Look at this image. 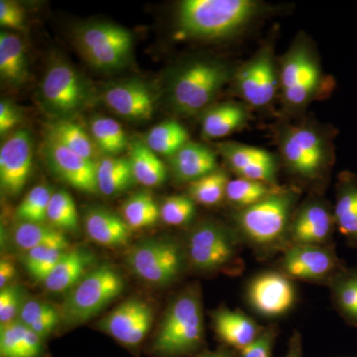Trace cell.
I'll return each instance as SVG.
<instances>
[{
  "instance_id": "1",
  "label": "cell",
  "mask_w": 357,
  "mask_h": 357,
  "mask_svg": "<svg viewBox=\"0 0 357 357\" xmlns=\"http://www.w3.org/2000/svg\"><path fill=\"white\" fill-rule=\"evenodd\" d=\"M261 13L253 0H185L178 6V31L187 38H227L248 27Z\"/></svg>"
},
{
  "instance_id": "2",
  "label": "cell",
  "mask_w": 357,
  "mask_h": 357,
  "mask_svg": "<svg viewBox=\"0 0 357 357\" xmlns=\"http://www.w3.org/2000/svg\"><path fill=\"white\" fill-rule=\"evenodd\" d=\"M229 65L213 59H192L176 68L169 76L166 93L176 114L192 116L211 107L231 77Z\"/></svg>"
},
{
  "instance_id": "3",
  "label": "cell",
  "mask_w": 357,
  "mask_h": 357,
  "mask_svg": "<svg viewBox=\"0 0 357 357\" xmlns=\"http://www.w3.org/2000/svg\"><path fill=\"white\" fill-rule=\"evenodd\" d=\"M277 142L284 165L301 180H323L333 165L332 138L317 124H286L279 129Z\"/></svg>"
},
{
  "instance_id": "4",
  "label": "cell",
  "mask_w": 357,
  "mask_h": 357,
  "mask_svg": "<svg viewBox=\"0 0 357 357\" xmlns=\"http://www.w3.org/2000/svg\"><path fill=\"white\" fill-rule=\"evenodd\" d=\"M298 194L291 189L237 211L234 220L241 236L259 250H271L289 238Z\"/></svg>"
},
{
  "instance_id": "5",
  "label": "cell",
  "mask_w": 357,
  "mask_h": 357,
  "mask_svg": "<svg viewBox=\"0 0 357 357\" xmlns=\"http://www.w3.org/2000/svg\"><path fill=\"white\" fill-rule=\"evenodd\" d=\"M280 93L286 109H306L323 91L324 74L314 49L305 38H298L279 61Z\"/></svg>"
},
{
  "instance_id": "6",
  "label": "cell",
  "mask_w": 357,
  "mask_h": 357,
  "mask_svg": "<svg viewBox=\"0 0 357 357\" xmlns=\"http://www.w3.org/2000/svg\"><path fill=\"white\" fill-rule=\"evenodd\" d=\"M204 316L201 298L188 290L173 301L167 310L153 349L163 356H178L196 351L204 340Z\"/></svg>"
},
{
  "instance_id": "7",
  "label": "cell",
  "mask_w": 357,
  "mask_h": 357,
  "mask_svg": "<svg viewBox=\"0 0 357 357\" xmlns=\"http://www.w3.org/2000/svg\"><path fill=\"white\" fill-rule=\"evenodd\" d=\"M75 39L86 62L100 72H116L130 61L133 36L122 26L109 22L84 23L75 30Z\"/></svg>"
},
{
  "instance_id": "8",
  "label": "cell",
  "mask_w": 357,
  "mask_h": 357,
  "mask_svg": "<svg viewBox=\"0 0 357 357\" xmlns=\"http://www.w3.org/2000/svg\"><path fill=\"white\" fill-rule=\"evenodd\" d=\"M44 109L56 121L72 119L93 102V91L86 77L69 63L58 61L47 70L39 91Z\"/></svg>"
},
{
  "instance_id": "9",
  "label": "cell",
  "mask_w": 357,
  "mask_h": 357,
  "mask_svg": "<svg viewBox=\"0 0 357 357\" xmlns=\"http://www.w3.org/2000/svg\"><path fill=\"white\" fill-rule=\"evenodd\" d=\"M123 289V279L114 268L107 264L96 268L70 291L61 318L69 326L86 323L119 297Z\"/></svg>"
},
{
  "instance_id": "10",
  "label": "cell",
  "mask_w": 357,
  "mask_h": 357,
  "mask_svg": "<svg viewBox=\"0 0 357 357\" xmlns=\"http://www.w3.org/2000/svg\"><path fill=\"white\" fill-rule=\"evenodd\" d=\"M237 93L250 107H266L280 91L279 62L269 45L263 47L234 74Z\"/></svg>"
},
{
  "instance_id": "11",
  "label": "cell",
  "mask_w": 357,
  "mask_h": 357,
  "mask_svg": "<svg viewBox=\"0 0 357 357\" xmlns=\"http://www.w3.org/2000/svg\"><path fill=\"white\" fill-rule=\"evenodd\" d=\"M188 255L192 266L199 271L225 269L237 259L236 236L220 223L201 222L190 234Z\"/></svg>"
},
{
  "instance_id": "12",
  "label": "cell",
  "mask_w": 357,
  "mask_h": 357,
  "mask_svg": "<svg viewBox=\"0 0 357 357\" xmlns=\"http://www.w3.org/2000/svg\"><path fill=\"white\" fill-rule=\"evenodd\" d=\"M129 266L142 280L165 285L177 278L183 267L182 251L169 241H147L135 246L128 257Z\"/></svg>"
},
{
  "instance_id": "13",
  "label": "cell",
  "mask_w": 357,
  "mask_h": 357,
  "mask_svg": "<svg viewBox=\"0 0 357 357\" xmlns=\"http://www.w3.org/2000/svg\"><path fill=\"white\" fill-rule=\"evenodd\" d=\"M282 273L296 280L331 282L342 269L335 250L326 245H291L281 261Z\"/></svg>"
},
{
  "instance_id": "14",
  "label": "cell",
  "mask_w": 357,
  "mask_h": 357,
  "mask_svg": "<svg viewBox=\"0 0 357 357\" xmlns=\"http://www.w3.org/2000/svg\"><path fill=\"white\" fill-rule=\"evenodd\" d=\"M33 165V138L27 129H18L0 148V185L9 196L24 189Z\"/></svg>"
},
{
  "instance_id": "15",
  "label": "cell",
  "mask_w": 357,
  "mask_h": 357,
  "mask_svg": "<svg viewBox=\"0 0 357 357\" xmlns=\"http://www.w3.org/2000/svg\"><path fill=\"white\" fill-rule=\"evenodd\" d=\"M155 89L141 79H126L109 84L102 100L114 114L132 121H149L156 109Z\"/></svg>"
},
{
  "instance_id": "16",
  "label": "cell",
  "mask_w": 357,
  "mask_h": 357,
  "mask_svg": "<svg viewBox=\"0 0 357 357\" xmlns=\"http://www.w3.org/2000/svg\"><path fill=\"white\" fill-rule=\"evenodd\" d=\"M153 323L152 307L144 301L130 299L110 312L100 323L102 332L126 347L143 342Z\"/></svg>"
},
{
  "instance_id": "17",
  "label": "cell",
  "mask_w": 357,
  "mask_h": 357,
  "mask_svg": "<svg viewBox=\"0 0 357 357\" xmlns=\"http://www.w3.org/2000/svg\"><path fill=\"white\" fill-rule=\"evenodd\" d=\"M249 303L256 312L267 318L287 314L296 301L292 280L282 272L268 271L257 275L249 284Z\"/></svg>"
},
{
  "instance_id": "18",
  "label": "cell",
  "mask_w": 357,
  "mask_h": 357,
  "mask_svg": "<svg viewBox=\"0 0 357 357\" xmlns=\"http://www.w3.org/2000/svg\"><path fill=\"white\" fill-rule=\"evenodd\" d=\"M218 149L237 177L277 185L278 161L267 150L236 142L222 143Z\"/></svg>"
},
{
  "instance_id": "19",
  "label": "cell",
  "mask_w": 357,
  "mask_h": 357,
  "mask_svg": "<svg viewBox=\"0 0 357 357\" xmlns=\"http://www.w3.org/2000/svg\"><path fill=\"white\" fill-rule=\"evenodd\" d=\"M45 156L53 172L79 191L96 194V163L68 149L58 141L47 137Z\"/></svg>"
},
{
  "instance_id": "20",
  "label": "cell",
  "mask_w": 357,
  "mask_h": 357,
  "mask_svg": "<svg viewBox=\"0 0 357 357\" xmlns=\"http://www.w3.org/2000/svg\"><path fill=\"white\" fill-rule=\"evenodd\" d=\"M333 211L321 201L307 202L293 217L289 230L292 245H326L333 236Z\"/></svg>"
},
{
  "instance_id": "21",
  "label": "cell",
  "mask_w": 357,
  "mask_h": 357,
  "mask_svg": "<svg viewBox=\"0 0 357 357\" xmlns=\"http://www.w3.org/2000/svg\"><path fill=\"white\" fill-rule=\"evenodd\" d=\"M169 162L175 178L190 184L218 170L217 157L210 148L192 141L169 158Z\"/></svg>"
},
{
  "instance_id": "22",
  "label": "cell",
  "mask_w": 357,
  "mask_h": 357,
  "mask_svg": "<svg viewBox=\"0 0 357 357\" xmlns=\"http://www.w3.org/2000/svg\"><path fill=\"white\" fill-rule=\"evenodd\" d=\"M249 112L241 103L222 102L211 105L202 115V135L208 139L225 137L248 123Z\"/></svg>"
},
{
  "instance_id": "23",
  "label": "cell",
  "mask_w": 357,
  "mask_h": 357,
  "mask_svg": "<svg viewBox=\"0 0 357 357\" xmlns=\"http://www.w3.org/2000/svg\"><path fill=\"white\" fill-rule=\"evenodd\" d=\"M86 230L95 243L107 248H119L128 243L131 227L123 218L102 208H91L86 215Z\"/></svg>"
},
{
  "instance_id": "24",
  "label": "cell",
  "mask_w": 357,
  "mask_h": 357,
  "mask_svg": "<svg viewBox=\"0 0 357 357\" xmlns=\"http://www.w3.org/2000/svg\"><path fill=\"white\" fill-rule=\"evenodd\" d=\"M93 261V255L86 249L66 251L53 271L43 281L45 287L51 293L72 290L89 273Z\"/></svg>"
},
{
  "instance_id": "25",
  "label": "cell",
  "mask_w": 357,
  "mask_h": 357,
  "mask_svg": "<svg viewBox=\"0 0 357 357\" xmlns=\"http://www.w3.org/2000/svg\"><path fill=\"white\" fill-rule=\"evenodd\" d=\"M213 326L222 342L239 351L250 344L263 331L243 312L229 309L218 310L213 314Z\"/></svg>"
},
{
  "instance_id": "26",
  "label": "cell",
  "mask_w": 357,
  "mask_h": 357,
  "mask_svg": "<svg viewBox=\"0 0 357 357\" xmlns=\"http://www.w3.org/2000/svg\"><path fill=\"white\" fill-rule=\"evenodd\" d=\"M333 217L338 231L349 245L357 248V178L351 174L340 178Z\"/></svg>"
},
{
  "instance_id": "27",
  "label": "cell",
  "mask_w": 357,
  "mask_h": 357,
  "mask_svg": "<svg viewBox=\"0 0 357 357\" xmlns=\"http://www.w3.org/2000/svg\"><path fill=\"white\" fill-rule=\"evenodd\" d=\"M0 77L2 82L18 88L28 77V59L22 40L8 31L0 33Z\"/></svg>"
},
{
  "instance_id": "28",
  "label": "cell",
  "mask_w": 357,
  "mask_h": 357,
  "mask_svg": "<svg viewBox=\"0 0 357 357\" xmlns=\"http://www.w3.org/2000/svg\"><path fill=\"white\" fill-rule=\"evenodd\" d=\"M135 182L128 159L107 156L96 163V184L105 196H117Z\"/></svg>"
},
{
  "instance_id": "29",
  "label": "cell",
  "mask_w": 357,
  "mask_h": 357,
  "mask_svg": "<svg viewBox=\"0 0 357 357\" xmlns=\"http://www.w3.org/2000/svg\"><path fill=\"white\" fill-rule=\"evenodd\" d=\"M131 168L135 181L145 187H158L167 178V169L163 162L145 142L135 141L130 147Z\"/></svg>"
},
{
  "instance_id": "30",
  "label": "cell",
  "mask_w": 357,
  "mask_h": 357,
  "mask_svg": "<svg viewBox=\"0 0 357 357\" xmlns=\"http://www.w3.org/2000/svg\"><path fill=\"white\" fill-rule=\"evenodd\" d=\"M189 141V132L182 124L166 121L150 129L145 144L155 153L171 158Z\"/></svg>"
},
{
  "instance_id": "31",
  "label": "cell",
  "mask_w": 357,
  "mask_h": 357,
  "mask_svg": "<svg viewBox=\"0 0 357 357\" xmlns=\"http://www.w3.org/2000/svg\"><path fill=\"white\" fill-rule=\"evenodd\" d=\"M89 129L96 147L107 156L114 157L128 147L126 131L114 119L100 115L93 117L89 122Z\"/></svg>"
},
{
  "instance_id": "32",
  "label": "cell",
  "mask_w": 357,
  "mask_h": 357,
  "mask_svg": "<svg viewBox=\"0 0 357 357\" xmlns=\"http://www.w3.org/2000/svg\"><path fill=\"white\" fill-rule=\"evenodd\" d=\"M48 137L58 141L68 149L81 155L84 158L93 160L95 155L93 140L86 131L73 119L54 121L48 130Z\"/></svg>"
},
{
  "instance_id": "33",
  "label": "cell",
  "mask_w": 357,
  "mask_h": 357,
  "mask_svg": "<svg viewBox=\"0 0 357 357\" xmlns=\"http://www.w3.org/2000/svg\"><path fill=\"white\" fill-rule=\"evenodd\" d=\"M14 241L26 252L42 245L69 248V241L62 231L44 223L21 222L14 231Z\"/></svg>"
},
{
  "instance_id": "34",
  "label": "cell",
  "mask_w": 357,
  "mask_h": 357,
  "mask_svg": "<svg viewBox=\"0 0 357 357\" xmlns=\"http://www.w3.org/2000/svg\"><path fill=\"white\" fill-rule=\"evenodd\" d=\"M281 190L282 187L278 185L237 178L229 181L225 198L238 210H243L259 203Z\"/></svg>"
},
{
  "instance_id": "35",
  "label": "cell",
  "mask_w": 357,
  "mask_h": 357,
  "mask_svg": "<svg viewBox=\"0 0 357 357\" xmlns=\"http://www.w3.org/2000/svg\"><path fill=\"white\" fill-rule=\"evenodd\" d=\"M122 213L131 229H146L158 222L160 208L151 195L138 192L124 202Z\"/></svg>"
},
{
  "instance_id": "36",
  "label": "cell",
  "mask_w": 357,
  "mask_h": 357,
  "mask_svg": "<svg viewBox=\"0 0 357 357\" xmlns=\"http://www.w3.org/2000/svg\"><path fill=\"white\" fill-rule=\"evenodd\" d=\"M229 178L225 171L218 170L195 181L189 185V197L195 202L204 206H215L227 195Z\"/></svg>"
},
{
  "instance_id": "37",
  "label": "cell",
  "mask_w": 357,
  "mask_h": 357,
  "mask_svg": "<svg viewBox=\"0 0 357 357\" xmlns=\"http://www.w3.org/2000/svg\"><path fill=\"white\" fill-rule=\"evenodd\" d=\"M47 220L51 227L60 231H76L79 227V215L76 204L69 192L64 190L53 192L47 211Z\"/></svg>"
},
{
  "instance_id": "38",
  "label": "cell",
  "mask_w": 357,
  "mask_h": 357,
  "mask_svg": "<svg viewBox=\"0 0 357 357\" xmlns=\"http://www.w3.org/2000/svg\"><path fill=\"white\" fill-rule=\"evenodd\" d=\"M52 195L48 185H36L22 199L16 210V215L22 222L44 223Z\"/></svg>"
},
{
  "instance_id": "39",
  "label": "cell",
  "mask_w": 357,
  "mask_h": 357,
  "mask_svg": "<svg viewBox=\"0 0 357 357\" xmlns=\"http://www.w3.org/2000/svg\"><path fill=\"white\" fill-rule=\"evenodd\" d=\"M189 196H171L160 206V218L169 225H184L196 215V204Z\"/></svg>"
},
{
  "instance_id": "40",
  "label": "cell",
  "mask_w": 357,
  "mask_h": 357,
  "mask_svg": "<svg viewBox=\"0 0 357 357\" xmlns=\"http://www.w3.org/2000/svg\"><path fill=\"white\" fill-rule=\"evenodd\" d=\"M26 330L27 328L16 319L0 326V357H28Z\"/></svg>"
},
{
  "instance_id": "41",
  "label": "cell",
  "mask_w": 357,
  "mask_h": 357,
  "mask_svg": "<svg viewBox=\"0 0 357 357\" xmlns=\"http://www.w3.org/2000/svg\"><path fill=\"white\" fill-rule=\"evenodd\" d=\"M22 291L20 288L8 286L0 292V323L1 325L15 321L22 307Z\"/></svg>"
},
{
  "instance_id": "42",
  "label": "cell",
  "mask_w": 357,
  "mask_h": 357,
  "mask_svg": "<svg viewBox=\"0 0 357 357\" xmlns=\"http://www.w3.org/2000/svg\"><path fill=\"white\" fill-rule=\"evenodd\" d=\"M57 314H60V312L47 303L35 300L27 301V302L23 303V306L21 307L20 321L28 328L37 321Z\"/></svg>"
},
{
  "instance_id": "43",
  "label": "cell",
  "mask_w": 357,
  "mask_h": 357,
  "mask_svg": "<svg viewBox=\"0 0 357 357\" xmlns=\"http://www.w3.org/2000/svg\"><path fill=\"white\" fill-rule=\"evenodd\" d=\"M275 340L274 328H265L250 344L239 351L241 357H272Z\"/></svg>"
},
{
  "instance_id": "44",
  "label": "cell",
  "mask_w": 357,
  "mask_h": 357,
  "mask_svg": "<svg viewBox=\"0 0 357 357\" xmlns=\"http://www.w3.org/2000/svg\"><path fill=\"white\" fill-rule=\"evenodd\" d=\"M25 23L24 10L20 4L8 0L0 1V25L9 29H23Z\"/></svg>"
},
{
  "instance_id": "45",
  "label": "cell",
  "mask_w": 357,
  "mask_h": 357,
  "mask_svg": "<svg viewBox=\"0 0 357 357\" xmlns=\"http://www.w3.org/2000/svg\"><path fill=\"white\" fill-rule=\"evenodd\" d=\"M22 121L20 107L10 100L3 98L0 102V134L3 135L15 128Z\"/></svg>"
},
{
  "instance_id": "46",
  "label": "cell",
  "mask_w": 357,
  "mask_h": 357,
  "mask_svg": "<svg viewBox=\"0 0 357 357\" xmlns=\"http://www.w3.org/2000/svg\"><path fill=\"white\" fill-rule=\"evenodd\" d=\"M15 276L16 269L13 263L6 258H2L0 262V288L8 287Z\"/></svg>"
},
{
  "instance_id": "47",
  "label": "cell",
  "mask_w": 357,
  "mask_h": 357,
  "mask_svg": "<svg viewBox=\"0 0 357 357\" xmlns=\"http://www.w3.org/2000/svg\"><path fill=\"white\" fill-rule=\"evenodd\" d=\"M284 357H303L302 338H301L300 333H294L290 340L287 354Z\"/></svg>"
},
{
  "instance_id": "48",
  "label": "cell",
  "mask_w": 357,
  "mask_h": 357,
  "mask_svg": "<svg viewBox=\"0 0 357 357\" xmlns=\"http://www.w3.org/2000/svg\"><path fill=\"white\" fill-rule=\"evenodd\" d=\"M199 357H231L225 352H213V354H204Z\"/></svg>"
},
{
  "instance_id": "49",
  "label": "cell",
  "mask_w": 357,
  "mask_h": 357,
  "mask_svg": "<svg viewBox=\"0 0 357 357\" xmlns=\"http://www.w3.org/2000/svg\"><path fill=\"white\" fill-rule=\"evenodd\" d=\"M356 272H357V269H356Z\"/></svg>"
}]
</instances>
